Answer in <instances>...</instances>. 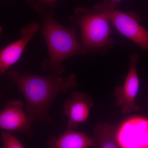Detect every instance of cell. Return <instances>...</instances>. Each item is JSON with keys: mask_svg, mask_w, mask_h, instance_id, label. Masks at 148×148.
Segmentation results:
<instances>
[{"mask_svg": "<svg viewBox=\"0 0 148 148\" xmlns=\"http://www.w3.org/2000/svg\"><path fill=\"white\" fill-rule=\"evenodd\" d=\"M8 75L25 98L26 110L31 122L39 120L52 123L49 114L51 103L58 95L75 88L77 84V76L73 73L63 77L53 73L41 76L12 70Z\"/></svg>", "mask_w": 148, "mask_h": 148, "instance_id": "obj_1", "label": "cell"}, {"mask_svg": "<svg viewBox=\"0 0 148 148\" xmlns=\"http://www.w3.org/2000/svg\"><path fill=\"white\" fill-rule=\"evenodd\" d=\"M52 10L40 13L42 34L47 45L48 58L41 64L44 71L60 75L65 71L63 62L72 56L87 54L77 35L76 28L68 29L53 18Z\"/></svg>", "mask_w": 148, "mask_h": 148, "instance_id": "obj_2", "label": "cell"}, {"mask_svg": "<svg viewBox=\"0 0 148 148\" xmlns=\"http://www.w3.org/2000/svg\"><path fill=\"white\" fill-rule=\"evenodd\" d=\"M72 27L79 29L80 42L87 54L105 53L113 45L110 21L103 14L77 8L70 17Z\"/></svg>", "mask_w": 148, "mask_h": 148, "instance_id": "obj_3", "label": "cell"}, {"mask_svg": "<svg viewBox=\"0 0 148 148\" xmlns=\"http://www.w3.org/2000/svg\"><path fill=\"white\" fill-rule=\"evenodd\" d=\"M119 3L104 0L95 5L92 10L106 15L117 31L138 45L141 49L148 50V31L140 24L138 14L132 12H124L118 9Z\"/></svg>", "mask_w": 148, "mask_h": 148, "instance_id": "obj_4", "label": "cell"}, {"mask_svg": "<svg viewBox=\"0 0 148 148\" xmlns=\"http://www.w3.org/2000/svg\"><path fill=\"white\" fill-rule=\"evenodd\" d=\"M139 55L130 56L129 70L123 86H118L114 91L117 105L123 113L125 114L139 111L140 107L135 102V99L140 87V81L137 71V64Z\"/></svg>", "mask_w": 148, "mask_h": 148, "instance_id": "obj_5", "label": "cell"}, {"mask_svg": "<svg viewBox=\"0 0 148 148\" xmlns=\"http://www.w3.org/2000/svg\"><path fill=\"white\" fill-rule=\"evenodd\" d=\"M116 140L121 148H148V119L134 117L117 128Z\"/></svg>", "mask_w": 148, "mask_h": 148, "instance_id": "obj_6", "label": "cell"}, {"mask_svg": "<svg viewBox=\"0 0 148 148\" xmlns=\"http://www.w3.org/2000/svg\"><path fill=\"white\" fill-rule=\"evenodd\" d=\"M20 100L9 101L0 111V129L16 131L32 135L31 121L23 110Z\"/></svg>", "mask_w": 148, "mask_h": 148, "instance_id": "obj_7", "label": "cell"}, {"mask_svg": "<svg viewBox=\"0 0 148 148\" xmlns=\"http://www.w3.org/2000/svg\"><path fill=\"white\" fill-rule=\"evenodd\" d=\"M39 24L32 23L21 29V38L0 50V75L4 74L19 60L25 48L39 29Z\"/></svg>", "mask_w": 148, "mask_h": 148, "instance_id": "obj_8", "label": "cell"}, {"mask_svg": "<svg viewBox=\"0 0 148 148\" xmlns=\"http://www.w3.org/2000/svg\"><path fill=\"white\" fill-rule=\"evenodd\" d=\"M93 104L92 98L84 92H73L71 98L66 100L64 105L63 113L68 118L67 127L76 129L80 123L86 121Z\"/></svg>", "mask_w": 148, "mask_h": 148, "instance_id": "obj_9", "label": "cell"}, {"mask_svg": "<svg viewBox=\"0 0 148 148\" xmlns=\"http://www.w3.org/2000/svg\"><path fill=\"white\" fill-rule=\"evenodd\" d=\"M48 148H88L96 147L94 137H90L84 132L69 129L59 137L51 136L47 141Z\"/></svg>", "mask_w": 148, "mask_h": 148, "instance_id": "obj_10", "label": "cell"}, {"mask_svg": "<svg viewBox=\"0 0 148 148\" xmlns=\"http://www.w3.org/2000/svg\"><path fill=\"white\" fill-rule=\"evenodd\" d=\"M117 127L114 125L100 123L94 128V138L100 148H119L116 140Z\"/></svg>", "mask_w": 148, "mask_h": 148, "instance_id": "obj_11", "label": "cell"}, {"mask_svg": "<svg viewBox=\"0 0 148 148\" xmlns=\"http://www.w3.org/2000/svg\"><path fill=\"white\" fill-rule=\"evenodd\" d=\"M58 0H27V3L37 12L40 13L43 12L52 10L55 7Z\"/></svg>", "mask_w": 148, "mask_h": 148, "instance_id": "obj_12", "label": "cell"}, {"mask_svg": "<svg viewBox=\"0 0 148 148\" xmlns=\"http://www.w3.org/2000/svg\"><path fill=\"white\" fill-rule=\"evenodd\" d=\"M3 148H24L16 136L9 132H1Z\"/></svg>", "mask_w": 148, "mask_h": 148, "instance_id": "obj_13", "label": "cell"}, {"mask_svg": "<svg viewBox=\"0 0 148 148\" xmlns=\"http://www.w3.org/2000/svg\"><path fill=\"white\" fill-rule=\"evenodd\" d=\"M112 1L114 2L119 3L120 1H121L122 0H112Z\"/></svg>", "mask_w": 148, "mask_h": 148, "instance_id": "obj_14", "label": "cell"}, {"mask_svg": "<svg viewBox=\"0 0 148 148\" xmlns=\"http://www.w3.org/2000/svg\"><path fill=\"white\" fill-rule=\"evenodd\" d=\"M3 28L2 27H0V34L1 33V32H2Z\"/></svg>", "mask_w": 148, "mask_h": 148, "instance_id": "obj_15", "label": "cell"}, {"mask_svg": "<svg viewBox=\"0 0 148 148\" xmlns=\"http://www.w3.org/2000/svg\"><path fill=\"white\" fill-rule=\"evenodd\" d=\"M3 92H1L0 91V97H1V95L2 94Z\"/></svg>", "mask_w": 148, "mask_h": 148, "instance_id": "obj_16", "label": "cell"}]
</instances>
